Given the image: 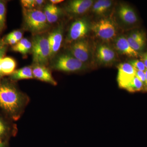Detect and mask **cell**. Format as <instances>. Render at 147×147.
<instances>
[{"label": "cell", "instance_id": "7", "mask_svg": "<svg viewBox=\"0 0 147 147\" xmlns=\"http://www.w3.org/2000/svg\"><path fill=\"white\" fill-rule=\"evenodd\" d=\"M117 82L119 86L125 88L135 76L136 70L127 63H120L118 66Z\"/></svg>", "mask_w": 147, "mask_h": 147}, {"label": "cell", "instance_id": "24", "mask_svg": "<svg viewBox=\"0 0 147 147\" xmlns=\"http://www.w3.org/2000/svg\"><path fill=\"white\" fill-rule=\"evenodd\" d=\"M23 8L26 9H36V0H22L21 1Z\"/></svg>", "mask_w": 147, "mask_h": 147}, {"label": "cell", "instance_id": "9", "mask_svg": "<svg viewBox=\"0 0 147 147\" xmlns=\"http://www.w3.org/2000/svg\"><path fill=\"white\" fill-rule=\"evenodd\" d=\"M63 38V27L61 25L50 33L47 37L51 58L57 54L60 48Z\"/></svg>", "mask_w": 147, "mask_h": 147}, {"label": "cell", "instance_id": "30", "mask_svg": "<svg viewBox=\"0 0 147 147\" xmlns=\"http://www.w3.org/2000/svg\"><path fill=\"white\" fill-rule=\"evenodd\" d=\"M135 76L141 82H142L143 84L144 83L145 84V82H146V74H145V71L136 70Z\"/></svg>", "mask_w": 147, "mask_h": 147}, {"label": "cell", "instance_id": "36", "mask_svg": "<svg viewBox=\"0 0 147 147\" xmlns=\"http://www.w3.org/2000/svg\"><path fill=\"white\" fill-rule=\"evenodd\" d=\"M5 45L4 44L2 40H0V49H1L2 47H3Z\"/></svg>", "mask_w": 147, "mask_h": 147}, {"label": "cell", "instance_id": "25", "mask_svg": "<svg viewBox=\"0 0 147 147\" xmlns=\"http://www.w3.org/2000/svg\"><path fill=\"white\" fill-rule=\"evenodd\" d=\"M93 11L97 14L103 13L102 9V0H99L96 2L93 6Z\"/></svg>", "mask_w": 147, "mask_h": 147}, {"label": "cell", "instance_id": "12", "mask_svg": "<svg viewBox=\"0 0 147 147\" xmlns=\"http://www.w3.org/2000/svg\"><path fill=\"white\" fill-rule=\"evenodd\" d=\"M115 45L117 50L124 55L133 57H137L139 56L138 52L131 48L125 37L121 36L118 38Z\"/></svg>", "mask_w": 147, "mask_h": 147}, {"label": "cell", "instance_id": "22", "mask_svg": "<svg viewBox=\"0 0 147 147\" xmlns=\"http://www.w3.org/2000/svg\"><path fill=\"white\" fill-rule=\"evenodd\" d=\"M57 7V6L52 4H49L45 6V8H44L43 12L45 13L46 18H47V21L49 24Z\"/></svg>", "mask_w": 147, "mask_h": 147}, {"label": "cell", "instance_id": "14", "mask_svg": "<svg viewBox=\"0 0 147 147\" xmlns=\"http://www.w3.org/2000/svg\"><path fill=\"white\" fill-rule=\"evenodd\" d=\"M119 16L124 23L132 24L137 21V17L134 10L128 5L121 6L118 11Z\"/></svg>", "mask_w": 147, "mask_h": 147}, {"label": "cell", "instance_id": "6", "mask_svg": "<svg viewBox=\"0 0 147 147\" xmlns=\"http://www.w3.org/2000/svg\"><path fill=\"white\" fill-rule=\"evenodd\" d=\"M89 25L84 19H79L74 22L69 29L67 41L71 42L82 39L88 32Z\"/></svg>", "mask_w": 147, "mask_h": 147}, {"label": "cell", "instance_id": "28", "mask_svg": "<svg viewBox=\"0 0 147 147\" xmlns=\"http://www.w3.org/2000/svg\"><path fill=\"white\" fill-rule=\"evenodd\" d=\"M129 36L135 40H138V41H146L144 35L141 32L139 31L134 32L131 34Z\"/></svg>", "mask_w": 147, "mask_h": 147}, {"label": "cell", "instance_id": "5", "mask_svg": "<svg viewBox=\"0 0 147 147\" xmlns=\"http://www.w3.org/2000/svg\"><path fill=\"white\" fill-rule=\"evenodd\" d=\"M93 31L98 37L104 40H110L116 36L117 28L114 22L104 18L96 22L92 27Z\"/></svg>", "mask_w": 147, "mask_h": 147}, {"label": "cell", "instance_id": "27", "mask_svg": "<svg viewBox=\"0 0 147 147\" xmlns=\"http://www.w3.org/2000/svg\"><path fill=\"white\" fill-rule=\"evenodd\" d=\"M61 13L62 11L61 9L57 7L53 16H52V18H51L49 24H53V23L57 22L59 17H60L61 15Z\"/></svg>", "mask_w": 147, "mask_h": 147}, {"label": "cell", "instance_id": "18", "mask_svg": "<svg viewBox=\"0 0 147 147\" xmlns=\"http://www.w3.org/2000/svg\"><path fill=\"white\" fill-rule=\"evenodd\" d=\"M6 12V1L0 0V34L5 28Z\"/></svg>", "mask_w": 147, "mask_h": 147}, {"label": "cell", "instance_id": "23", "mask_svg": "<svg viewBox=\"0 0 147 147\" xmlns=\"http://www.w3.org/2000/svg\"><path fill=\"white\" fill-rule=\"evenodd\" d=\"M129 63L136 70L145 71L146 70L144 64L142 61L137 59L131 60L129 61Z\"/></svg>", "mask_w": 147, "mask_h": 147}, {"label": "cell", "instance_id": "20", "mask_svg": "<svg viewBox=\"0 0 147 147\" xmlns=\"http://www.w3.org/2000/svg\"><path fill=\"white\" fill-rule=\"evenodd\" d=\"M10 127L8 124L0 117V140H3L9 133Z\"/></svg>", "mask_w": 147, "mask_h": 147}, {"label": "cell", "instance_id": "8", "mask_svg": "<svg viewBox=\"0 0 147 147\" xmlns=\"http://www.w3.org/2000/svg\"><path fill=\"white\" fill-rule=\"evenodd\" d=\"M71 55L84 63L90 57V48L88 42L86 40L80 39L75 41L70 48Z\"/></svg>", "mask_w": 147, "mask_h": 147}, {"label": "cell", "instance_id": "19", "mask_svg": "<svg viewBox=\"0 0 147 147\" xmlns=\"http://www.w3.org/2000/svg\"><path fill=\"white\" fill-rule=\"evenodd\" d=\"M143 86V83L135 76L129 83L125 89L131 92H138L142 90Z\"/></svg>", "mask_w": 147, "mask_h": 147}, {"label": "cell", "instance_id": "29", "mask_svg": "<svg viewBox=\"0 0 147 147\" xmlns=\"http://www.w3.org/2000/svg\"><path fill=\"white\" fill-rule=\"evenodd\" d=\"M7 50V45H5L0 49V80L2 79L3 76L1 70V61L4 57H5L6 53Z\"/></svg>", "mask_w": 147, "mask_h": 147}, {"label": "cell", "instance_id": "4", "mask_svg": "<svg viewBox=\"0 0 147 147\" xmlns=\"http://www.w3.org/2000/svg\"><path fill=\"white\" fill-rule=\"evenodd\" d=\"M52 67L58 71L73 72L82 69L84 67V63L71 55L64 54L55 59Z\"/></svg>", "mask_w": 147, "mask_h": 147}, {"label": "cell", "instance_id": "26", "mask_svg": "<svg viewBox=\"0 0 147 147\" xmlns=\"http://www.w3.org/2000/svg\"><path fill=\"white\" fill-rule=\"evenodd\" d=\"M7 35L14 38L18 42L23 38V34L21 31L16 30L9 33Z\"/></svg>", "mask_w": 147, "mask_h": 147}, {"label": "cell", "instance_id": "11", "mask_svg": "<svg viewBox=\"0 0 147 147\" xmlns=\"http://www.w3.org/2000/svg\"><path fill=\"white\" fill-rule=\"evenodd\" d=\"M32 69L34 78L53 86L57 85V82L53 78L51 72L45 66L35 64Z\"/></svg>", "mask_w": 147, "mask_h": 147}, {"label": "cell", "instance_id": "34", "mask_svg": "<svg viewBox=\"0 0 147 147\" xmlns=\"http://www.w3.org/2000/svg\"><path fill=\"white\" fill-rule=\"evenodd\" d=\"M63 1L62 0H51V1H50V2L52 3V4L55 5V4H57L61 3Z\"/></svg>", "mask_w": 147, "mask_h": 147}, {"label": "cell", "instance_id": "21", "mask_svg": "<svg viewBox=\"0 0 147 147\" xmlns=\"http://www.w3.org/2000/svg\"><path fill=\"white\" fill-rule=\"evenodd\" d=\"M127 39L131 48L137 52L143 50L146 44V41L135 40L130 36H128Z\"/></svg>", "mask_w": 147, "mask_h": 147}, {"label": "cell", "instance_id": "16", "mask_svg": "<svg viewBox=\"0 0 147 147\" xmlns=\"http://www.w3.org/2000/svg\"><path fill=\"white\" fill-rule=\"evenodd\" d=\"M16 66V61L13 58L4 57L1 61V70L3 76L10 75L15 71Z\"/></svg>", "mask_w": 147, "mask_h": 147}, {"label": "cell", "instance_id": "1", "mask_svg": "<svg viewBox=\"0 0 147 147\" xmlns=\"http://www.w3.org/2000/svg\"><path fill=\"white\" fill-rule=\"evenodd\" d=\"M24 104L22 94L8 80H0V108L11 118L18 117Z\"/></svg>", "mask_w": 147, "mask_h": 147}, {"label": "cell", "instance_id": "2", "mask_svg": "<svg viewBox=\"0 0 147 147\" xmlns=\"http://www.w3.org/2000/svg\"><path fill=\"white\" fill-rule=\"evenodd\" d=\"M23 14L25 26L32 32L40 33L49 28V24L45 13L42 11L23 8Z\"/></svg>", "mask_w": 147, "mask_h": 147}, {"label": "cell", "instance_id": "3", "mask_svg": "<svg viewBox=\"0 0 147 147\" xmlns=\"http://www.w3.org/2000/svg\"><path fill=\"white\" fill-rule=\"evenodd\" d=\"M33 61L35 64L45 65L51 58L50 50L47 38L36 35L32 40Z\"/></svg>", "mask_w": 147, "mask_h": 147}, {"label": "cell", "instance_id": "17", "mask_svg": "<svg viewBox=\"0 0 147 147\" xmlns=\"http://www.w3.org/2000/svg\"><path fill=\"white\" fill-rule=\"evenodd\" d=\"M32 47V42L26 38H23L16 45L11 47V50L26 55L31 51Z\"/></svg>", "mask_w": 147, "mask_h": 147}, {"label": "cell", "instance_id": "32", "mask_svg": "<svg viewBox=\"0 0 147 147\" xmlns=\"http://www.w3.org/2000/svg\"><path fill=\"white\" fill-rule=\"evenodd\" d=\"M143 62L146 68L147 69V53L145 54L143 56Z\"/></svg>", "mask_w": 147, "mask_h": 147}, {"label": "cell", "instance_id": "13", "mask_svg": "<svg viewBox=\"0 0 147 147\" xmlns=\"http://www.w3.org/2000/svg\"><path fill=\"white\" fill-rule=\"evenodd\" d=\"M96 57L100 62L104 63H110L115 59V53L109 46L101 45L98 48Z\"/></svg>", "mask_w": 147, "mask_h": 147}, {"label": "cell", "instance_id": "33", "mask_svg": "<svg viewBox=\"0 0 147 147\" xmlns=\"http://www.w3.org/2000/svg\"><path fill=\"white\" fill-rule=\"evenodd\" d=\"M0 147H7V144L5 141L0 140Z\"/></svg>", "mask_w": 147, "mask_h": 147}, {"label": "cell", "instance_id": "15", "mask_svg": "<svg viewBox=\"0 0 147 147\" xmlns=\"http://www.w3.org/2000/svg\"><path fill=\"white\" fill-rule=\"evenodd\" d=\"M32 69L30 66H26L15 70L10 75L11 81H16L23 79H34Z\"/></svg>", "mask_w": 147, "mask_h": 147}, {"label": "cell", "instance_id": "31", "mask_svg": "<svg viewBox=\"0 0 147 147\" xmlns=\"http://www.w3.org/2000/svg\"><path fill=\"white\" fill-rule=\"evenodd\" d=\"M36 7H42L45 3V1L43 0H36Z\"/></svg>", "mask_w": 147, "mask_h": 147}, {"label": "cell", "instance_id": "10", "mask_svg": "<svg viewBox=\"0 0 147 147\" xmlns=\"http://www.w3.org/2000/svg\"><path fill=\"white\" fill-rule=\"evenodd\" d=\"M91 0H73L71 1L66 7V10L70 13L82 14L86 13L92 5Z\"/></svg>", "mask_w": 147, "mask_h": 147}, {"label": "cell", "instance_id": "35", "mask_svg": "<svg viewBox=\"0 0 147 147\" xmlns=\"http://www.w3.org/2000/svg\"><path fill=\"white\" fill-rule=\"evenodd\" d=\"M145 74H146V82H145V84H146V87L147 88V69L145 71Z\"/></svg>", "mask_w": 147, "mask_h": 147}]
</instances>
